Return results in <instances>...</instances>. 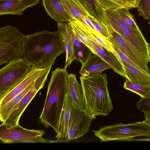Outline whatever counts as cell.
Wrapping results in <instances>:
<instances>
[{"instance_id": "6da1fadb", "label": "cell", "mask_w": 150, "mask_h": 150, "mask_svg": "<svg viewBox=\"0 0 150 150\" xmlns=\"http://www.w3.org/2000/svg\"><path fill=\"white\" fill-rule=\"evenodd\" d=\"M65 52L63 38L58 30H45L25 35L22 58L33 68L52 66L56 58Z\"/></svg>"}, {"instance_id": "7a4b0ae2", "label": "cell", "mask_w": 150, "mask_h": 150, "mask_svg": "<svg viewBox=\"0 0 150 150\" xmlns=\"http://www.w3.org/2000/svg\"><path fill=\"white\" fill-rule=\"evenodd\" d=\"M67 67H58L52 72L43 108L39 120L44 127H52L57 134L62 112L68 92L69 74Z\"/></svg>"}, {"instance_id": "3957f363", "label": "cell", "mask_w": 150, "mask_h": 150, "mask_svg": "<svg viewBox=\"0 0 150 150\" xmlns=\"http://www.w3.org/2000/svg\"><path fill=\"white\" fill-rule=\"evenodd\" d=\"M87 116L95 119L98 116L109 115L113 107L108 88L107 75L101 74L80 76Z\"/></svg>"}, {"instance_id": "277c9868", "label": "cell", "mask_w": 150, "mask_h": 150, "mask_svg": "<svg viewBox=\"0 0 150 150\" xmlns=\"http://www.w3.org/2000/svg\"><path fill=\"white\" fill-rule=\"evenodd\" d=\"M93 131L95 136L102 142L129 140L137 137H149L150 125L143 120L132 123L104 126Z\"/></svg>"}, {"instance_id": "5b68a950", "label": "cell", "mask_w": 150, "mask_h": 150, "mask_svg": "<svg viewBox=\"0 0 150 150\" xmlns=\"http://www.w3.org/2000/svg\"><path fill=\"white\" fill-rule=\"evenodd\" d=\"M25 35L8 25L0 28V65L22 58Z\"/></svg>"}, {"instance_id": "8992f818", "label": "cell", "mask_w": 150, "mask_h": 150, "mask_svg": "<svg viewBox=\"0 0 150 150\" xmlns=\"http://www.w3.org/2000/svg\"><path fill=\"white\" fill-rule=\"evenodd\" d=\"M33 67L23 58L13 60L0 70V100L21 81Z\"/></svg>"}, {"instance_id": "52a82bcc", "label": "cell", "mask_w": 150, "mask_h": 150, "mask_svg": "<svg viewBox=\"0 0 150 150\" xmlns=\"http://www.w3.org/2000/svg\"><path fill=\"white\" fill-rule=\"evenodd\" d=\"M52 67L51 65L45 67L30 90L16 106L3 123L11 126L19 124V119L27 106L38 91L44 87Z\"/></svg>"}, {"instance_id": "ba28073f", "label": "cell", "mask_w": 150, "mask_h": 150, "mask_svg": "<svg viewBox=\"0 0 150 150\" xmlns=\"http://www.w3.org/2000/svg\"><path fill=\"white\" fill-rule=\"evenodd\" d=\"M102 23L105 25L111 37L109 40L144 71L150 72L149 63L141 54L127 42L113 28L104 16Z\"/></svg>"}, {"instance_id": "9c48e42d", "label": "cell", "mask_w": 150, "mask_h": 150, "mask_svg": "<svg viewBox=\"0 0 150 150\" xmlns=\"http://www.w3.org/2000/svg\"><path fill=\"white\" fill-rule=\"evenodd\" d=\"M43 130L28 129L19 124L11 126L3 123L0 125V139L4 143H23V141L42 137Z\"/></svg>"}, {"instance_id": "30bf717a", "label": "cell", "mask_w": 150, "mask_h": 150, "mask_svg": "<svg viewBox=\"0 0 150 150\" xmlns=\"http://www.w3.org/2000/svg\"><path fill=\"white\" fill-rule=\"evenodd\" d=\"M92 118L80 111L73 103L66 138L63 140L67 142L82 137L89 131Z\"/></svg>"}, {"instance_id": "8fae6325", "label": "cell", "mask_w": 150, "mask_h": 150, "mask_svg": "<svg viewBox=\"0 0 150 150\" xmlns=\"http://www.w3.org/2000/svg\"><path fill=\"white\" fill-rule=\"evenodd\" d=\"M117 32L137 50L149 63L150 62V50L148 43L140 30H136L129 27Z\"/></svg>"}, {"instance_id": "7c38bea8", "label": "cell", "mask_w": 150, "mask_h": 150, "mask_svg": "<svg viewBox=\"0 0 150 150\" xmlns=\"http://www.w3.org/2000/svg\"><path fill=\"white\" fill-rule=\"evenodd\" d=\"M81 64V67L79 73L82 77L100 74L104 70L113 69L112 67L110 65L96 54H90Z\"/></svg>"}, {"instance_id": "4fadbf2b", "label": "cell", "mask_w": 150, "mask_h": 150, "mask_svg": "<svg viewBox=\"0 0 150 150\" xmlns=\"http://www.w3.org/2000/svg\"><path fill=\"white\" fill-rule=\"evenodd\" d=\"M45 67L41 68L33 67L24 79L0 100V108L4 106L15 96L19 94L28 86L33 83L43 71Z\"/></svg>"}, {"instance_id": "5bb4252c", "label": "cell", "mask_w": 150, "mask_h": 150, "mask_svg": "<svg viewBox=\"0 0 150 150\" xmlns=\"http://www.w3.org/2000/svg\"><path fill=\"white\" fill-rule=\"evenodd\" d=\"M40 0H7L0 1V15H21L26 8L38 3Z\"/></svg>"}, {"instance_id": "9a60e30c", "label": "cell", "mask_w": 150, "mask_h": 150, "mask_svg": "<svg viewBox=\"0 0 150 150\" xmlns=\"http://www.w3.org/2000/svg\"><path fill=\"white\" fill-rule=\"evenodd\" d=\"M66 22L57 23L58 30L62 34L65 45L66 61L64 67H67L74 61L76 60L74 43L73 38V30L69 25Z\"/></svg>"}, {"instance_id": "2e32d148", "label": "cell", "mask_w": 150, "mask_h": 150, "mask_svg": "<svg viewBox=\"0 0 150 150\" xmlns=\"http://www.w3.org/2000/svg\"><path fill=\"white\" fill-rule=\"evenodd\" d=\"M48 15L57 23L69 22L74 19L65 11L61 0H42Z\"/></svg>"}, {"instance_id": "e0dca14e", "label": "cell", "mask_w": 150, "mask_h": 150, "mask_svg": "<svg viewBox=\"0 0 150 150\" xmlns=\"http://www.w3.org/2000/svg\"><path fill=\"white\" fill-rule=\"evenodd\" d=\"M125 77L131 82L144 87H150V74L141 70L134 67L121 61Z\"/></svg>"}, {"instance_id": "ac0fdd59", "label": "cell", "mask_w": 150, "mask_h": 150, "mask_svg": "<svg viewBox=\"0 0 150 150\" xmlns=\"http://www.w3.org/2000/svg\"><path fill=\"white\" fill-rule=\"evenodd\" d=\"M73 104L70 93L66 95L60 117V128L56 137L58 139H65L67 137Z\"/></svg>"}, {"instance_id": "d6986e66", "label": "cell", "mask_w": 150, "mask_h": 150, "mask_svg": "<svg viewBox=\"0 0 150 150\" xmlns=\"http://www.w3.org/2000/svg\"><path fill=\"white\" fill-rule=\"evenodd\" d=\"M68 92L75 106L80 111L84 112L86 104L83 90L81 85L78 82L76 75L72 73L69 74Z\"/></svg>"}, {"instance_id": "ffe728a7", "label": "cell", "mask_w": 150, "mask_h": 150, "mask_svg": "<svg viewBox=\"0 0 150 150\" xmlns=\"http://www.w3.org/2000/svg\"><path fill=\"white\" fill-rule=\"evenodd\" d=\"M103 10L115 11L122 8H137L140 0H95Z\"/></svg>"}, {"instance_id": "44dd1931", "label": "cell", "mask_w": 150, "mask_h": 150, "mask_svg": "<svg viewBox=\"0 0 150 150\" xmlns=\"http://www.w3.org/2000/svg\"><path fill=\"white\" fill-rule=\"evenodd\" d=\"M66 12L73 19L85 25V18L89 14L77 0H61Z\"/></svg>"}, {"instance_id": "7402d4cb", "label": "cell", "mask_w": 150, "mask_h": 150, "mask_svg": "<svg viewBox=\"0 0 150 150\" xmlns=\"http://www.w3.org/2000/svg\"><path fill=\"white\" fill-rule=\"evenodd\" d=\"M34 83L28 86L19 94L15 96L4 106L0 108V120L1 122H4L5 121L14 108L30 90Z\"/></svg>"}, {"instance_id": "603a6c76", "label": "cell", "mask_w": 150, "mask_h": 150, "mask_svg": "<svg viewBox=\"0 0 150 150\" xmlns=\"http://www.w3.org/2000/svg\"><path fill=\"white\" fill-rule=\"evenodd\" d=\"M73 38L76 60L81 63L84 62L92 53L90 50L79 39L73 31Z\"/></svg>"}, {"instance_id": "cb8c5ba5", "label": "cell", "mask_w": 150, "mask_h": 150, "mask_svg": "<svg viewBox=\"0 0 150 150\" xmlns=\"http://www.w3.org/2000/svg\"><path fill=\"white\" fill-rule=\"evenodd\" d=\"M104 16L116 31L130 27L114 11L104 10Z\"/></svg>"}, {"instance_id": "d4e9b609", "label": "cell", "mask_w": 150, "mask_h": 150, "mask_svg": "<svg viewBox=\"0 0 150 150\" xmlns=\"http://www.w3.org/2000/svg\"><path fill=\"white\" fill-rule=\"evenodd\" d=\"M123 87L126 89L133 92L141 97L146 98L150 93V87H144L132 83L126 78Z\"/></svg>"}, {"instance_id": "484cf974", "label": "cell", "mask_w": 150, "mask_h": 150, "mask_svg": "<svg viewBox=\"0 0 150 150\" xmlns=\"http://www.w3.org/2000/svg\"><path fill=\"white\" fill-rule=\"evenodd\" d=\"M114 11L132 28L137 30H140L129 9L122 8Z\"/></svg>"}, {"instance_id": "4316f807", "label": "cell", "mask_w": 150, "mask_h": 150, "mask_svg": "<svg viewBox=\"0 0 150 150\" xmlns=\"http://www.w3.org/2000/svg\"><path fill=\"white\" fill-rule=\"evenodd\" d=\"M77 1L89 14L100 21L97 11V4L95 0Z\"/></svg>"}, {"instance_id": "83f0119b", "label": "cell", "mask_w": 150, "mask_h": 150, "mask_svg": "<svg viewBox=\"0 0 150 150\" xmlns=\"http://www.w3.org/2000/svg\"><path fill=\"white\" fill-rule=\"evenodd\" d=\"M88 17L91 21L96 29L105 38L109 39L111 35L104 24L98 19L95 18L89 14Z\"/></svg>"}, {"instance_id": "f1b7e54d", "label": "cell", "mask_w": 150, "mask_h": 150, "mask_svg": "<svg viewBox=\"0 0 150 150\" xmlns=\"http://www.w3.org/2000/svg\"><path fill=\"white\" fill-rule=\"evenodd\" d=\"M137 8L139 16L150 20V0H140Z\"/></svg>"}, {"instance_id": "f546056e", "label": "cell", "mask_w": 150, "mask_h": 150, "mask_svg": "<svg viewBox=\"0 0 150 150\" xmlns=\"http://www.w3.org/2000/svg\"><path fill=\"white\" fill-rule=\"evenodd\" d=\"M136 106L139 110L150 114V93L146 97H141L137 102Z\"/></svg>"}, {"instance_id": "4dcf8cb0", "label": "cell", "mask_w": 150, "mask_h": 150, "mask_svg": "<svg viewBox=\"0 0 150 150\" xmlns=\"http://www.w3.org/2000/svg\"><path fill=\"white\" fill-rule=\"evenodd\" d=\"M110 43L113 48L116 52L119 57V62L120 63L121 61L125 62L126 63L134 67L144 71L139 67L137 66L136 64H135L132 61H131L129 58H128L125 55L124 53L122 52L111 42H110Z\"/></svg>"}, {"instance_id": "1f68e13d", "label": "cell", "mask_w": 150, "mask_h": 150, "mask_svg": "<svg viewBox=\"0 0 150 150\" xmlns=\"http://www.w3.org/2000/svg\"><path fill=\"white\" fill-rule=\"evenodd\" d=\"M144 113L145 120H144L146 123L150 125V114Z\"/></svg>"}, {"instance_id": "d6a6232c", "label": "cell", "mask_w": 150, "mask_h": 150, "mask_svg": "<svg viewBox=\"0 0 150 150\" xmlns=\"http://www.w3.org/2000/svg\"><path fill=\"white\" fill-rule=\"evenodd\" d=\"M148 46L149 47V49L150 50V41L149 43H148Z\"/></svg>"}, {"instance_id": "836d02e7", "label": "cell", "mask_w": 150, "mask_h": 150, "mask_svg": "<svg viewBox=\"0 0 150 150\" xmlns=\"http://www.w3.org/2000/svg\"><path fill=\"white\" fill-rule=\"evenodd\" d=\"M7 0H0V1H5Z\"/></svg>"}, {"instance_id": "e575fe53", "label": "cell", "mask_w": 150, "mask_h": 150, "mask_svg": "<svg viewBox=\"0 0 150 150\" xmlns=\"http://www.w3.org/2000/svg\"><path fill=\"white\" fill-rule=\"evenodd\" d=\"M149 24H150V21L149 22Z\"/></svg>"}]
</instances>
